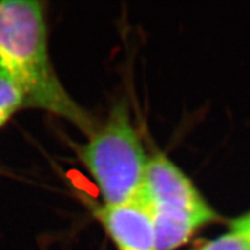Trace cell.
Instances as JSON below:
<instances>
[{"mask_svg": "<svg viewBox=\"0 0 250 250\" xmlns=\"http://www.w3.org/2000/svg\"><path fill=\"white\" fill-rule=\"evenodd\" d=\"M138 197L151 211L156 250L182 246L197 228L217 218L191 181L161 153L148 159Z\"/></svg>", "mask_w": 250, "mask_h": 250, "instance_id": "3", "label": "cell"}, {"mask_svg": "<svg viewBox=\"0 0 250 250\" xmlns=\"http://www.w3.org/2000/svg\"><path fill=\"white\" fill-rule=\"evenodd\" d=\"M199 250H250V236L232 229L230 233L206 243Z\"/></svg>", "mask_w": 250, "mask_h": 250, "instance_id": "6", "label": "cell"}, {"mask_svg": "<svg viewBox=\"0 0 250 250\" xmlns=\"http://www.w3.org/2000/svg\"><path fill=\"white\" fill-rule=\"evenodd\" d=\"M95 215L118 250H156L151 211L139 197L125 204L100 206Z\"/></svg>", "mask_w": 250, "mask_h": 250, "instance_id": "4", "label": "cell"}, {"mask_svg": "<svg viewBox=\"0 0 250 250\" xmlns=\"http://www.w3.org/2000/svg\"><path fill=\"white\" fill-rule=\"evenodd\" d=\"M21 108H24L22 95L11 83L0 77V129Z\"/></svg>", "mask_w": 250, "mask_h": 250, "instance_id": "5", "label": "cell"}, {"mask_svg": "<svg viewBox=\"0 0 250 250\" xmlns=\"http://www.w3.org/2000/svg\"><path fill=\"white\" fill-rule=\"evenodd\" d=\"M80 148L81 161L98 184L104 205H121L139 196L148 159L124 104L89 134Z\"/></svg>", "mask_w": 250, "mask_h": 250, "instance_id": "2", "label": "cell"}, {"mask_svg": "<svg viewBox=\"0 0 250 250\" xmlns=\"http://www.w3.org/2000/svg\"><path fill=\"white\" fill-rule=\"evenodd\" d=\"M0 77L20 92L24 108L51 112L87 134L94 131L92 120L52 67L42 2L0 1Z\"/></svg>", "mask_w": 250, "mask_h": 250, "instance_id": "1", "label": "cell"}, {"mask_svg": "<svg viewBox=\"0 0 250 250\" xmlns=\"http://www.w3.org/2000/svg\"><path fill=\"white\" fill-rule=\"evenodd\" d=\"M232 229L245 233L250 236V213L234 221L232 224Z\"/></svg>", "mask_w": 250, "mask_h": 250, "instance_id": "7", "label": "cell"}]
</instances>
